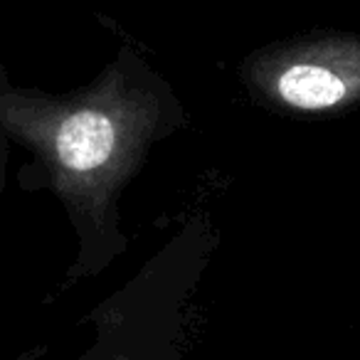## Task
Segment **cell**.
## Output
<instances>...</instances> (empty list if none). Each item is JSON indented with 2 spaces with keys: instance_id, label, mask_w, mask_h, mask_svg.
Listing matches in <instances>:
<instances>
[{
  "instance_id": "obj_4",
  "label": "cell",
  "mask_w": 360,
  "mask_h": 360,
  "mask_svg": "<svg viewBox=\"0 0 360 360\" xmlns=\"http://www.w3.org/2000/svg\"><path fill=\"white\" fill-rule=\"evenodd\" d=\"M8 153H11V141L0 134V200L6 191V168H8Z\"/></svg>"
},
{
  "instance_id": "obj_1",
  "label": "cell",
  "mask_w": 360,
  "mask_h": 360,
  "mask_svg": "<svg viewBox=\"0 0 360 360\" xmlns=\"http://www.w3.org/2000/svg\"><path fill=\"white\" fill-rule=\"evenodd\" d=\"M186 126L183 99L134 42H121L94 79L62 94L15 84L0 62V134L30 153L20 188L52 193L75 232L67 284L124 259L121 198L150 150Z\"/></svg>"
},
{
  "instance_id": "obj_3",
  "label": "cell",
  "mask_w": 360,
  "mask_h": 360,
  "mask_svg": "<svg viewBox=\"0 0 360 360\" xmlns=\"http://www.w3.org/2000/svg\"><path fill=\"white\" fill-rule=\"evenodd\" d=\"M240 79L255 104L289 116H330L360 106V35L311 30L247 55Z\"/></svg>"
},
{
  "instance_id": "obj_2",
  "label": "cell",
  "mask_w": 360,
  "mask_h": 360,
  "mask_svg": "<svg viewBox=\"0 0 360 360\" xmlns=\"http://www.w3.org/2000/svg\"><path fill=\"white\" fill-rule=\"evenodd\" d=\"M220 235L207 217H188L119 289L94 306L91 343L72 360H188V309Z\"/></svg>"
}]
</instances>
